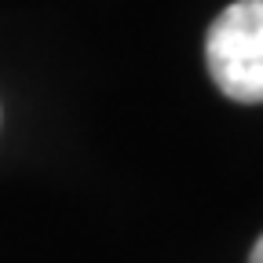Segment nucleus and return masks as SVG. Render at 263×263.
Returning a JSON list of instances; mask_svg holds the SVG:
<instances>
[{
  "label": "nucleus",
  "instance_id": "nucleus-1",
  "mask_svg": "<svg viewBox=\"0 0 263 263\" xmlns=\"http://www.w3.org/2000/svg\"><path fill=\"white\" fill-rule=\"evenodd\" d=\"M205 62L234 103H263V0H234L209 26Z\"/></svg>",
  "mask_w": 263,
  "mask_h": 263
},
{
  "label": "nucleus",
  "instance_id": "nucleus-2",
  "mask_svg": "<svg viewBox=\"0 0 263 263\" xmlns=\"http://www.w3.org/2000/svg\"><path fill=\"white\" fill-rule=\"evenodd\" d=\"M249 263H263V238L256 241V249H252V256H249Z\"/></svg>",
  "mask_w": 263,
  "mask_h": 263
}]
</instances>
